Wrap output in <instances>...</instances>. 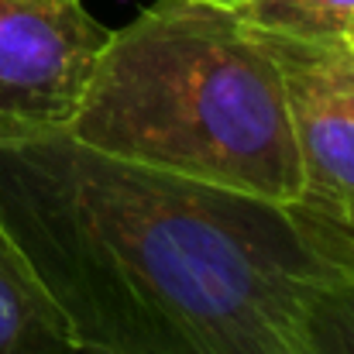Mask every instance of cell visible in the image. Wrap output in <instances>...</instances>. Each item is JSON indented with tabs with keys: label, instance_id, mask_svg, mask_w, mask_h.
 Here are the masks:
<instances>
[{
	"label": "cell",
	"instance_id": "cell-1",
	"mask_svg": "<svg viewBox=\"0 0 354 354\" xmlns=\"http://www.w3.org/2000/svg\"><path fill=\"white\" fill-rule=\"evenodd\" d=\"M0 227L76 354H303L324 265L289 207L131 165L66 131L0 141Z\"/></svg>",
	"mask_w": 354,
	"mask_h": 354
},
{
	"label": "cell",
	"instance_id": "cell-2",
	"mask_svg": "<svg viewBox=\"0 0 354 354\" xmlns=\"http://www.w3.org/2000/svg\"><path fill=\"white\" fill-rule=\"evenodd\" d=\"M66 134L279 207L303 189L275 59L237 10L196 0H158L107 35Z\"/></svg>",
	"mask_w": 354,
	"mask_h": 354
},
{
	"label": "cell",
	"instance_id": "cell-3",
	"mask_svg": "<svg viewBox=\"0 0 354 354\" xmlns=\"http://www.w3.org/2000/svg\"><path fill=\"white\" fill-rule=\"evenodd\" d=\"M248 24V21H244ZM254 28V24H251ZM275 59L292 118L299 200L289 207L310 251L354 275V52L344 38L254 28Z\"/></svg>",
	"mask_w": 354,
	"mask_h": 354
},
{
	"label": "cell",
	"instance_id": "cell-4",
	"mask_svg": "<svg viewBox=\"0 0 354 354\" xmlns=\"http://www.w3.org/2000/svg\"><path fill=\"white\" fill-rule=\"evenodd\" d=\"M107 35L80 0H0V141L66 131Z\"/></svg>",
	"mask_w": 354,
	"mask_h": 354
},
{
	"label": "cell",
	"instance_id": "cell-5",
	"mask_svg": "<svg viewBox=\"0 0 354 354\" xmlns=\"http://www.w3.org/2000/svg\"><path fill=\"white\" fill-rule=\"evenodd\" d=\"M0 354H76L73 327L28 254L0 227Z\"/></svg>",
	"mask_w": 354,
	"mask_h": 354
},
{
	"label": "cell",
	"instance_id": "cell-6",
	"mask_svg": "<svg viewBox=\"0 0 354 354\" xmlns=\"http://www.w3.org/2000/svg\"><path fill=\"white\" fill-rule=\"evenodd\" d=\"M303 354H354V275H334L310 292Z\"/></svg>",
	"mask_w": 354,
	"mask_h": 354
},
{
	"label": "cell",
	"instance_id": "cell-7",
	"mask_svg": "<svg viewBox=\"0 0 354 354\" xmlns=\"http://www.w3.org/2000/svg\"><path fill=\"white\" fill-rule=\"evenodd\" d=\"M237 17L254 28L310 38H341L354 21V0H251L237 10Z\"/></svg>",
	"mask_w": 354,
	"mask_h": 354
},
{
	"label": "cell",
	"instance_id": "cell-8",
	"mask_svg": "<svg viewBox=\"0 0 354 354\" xmlns=\"http://www.w3.org/2000/svg\"><path fill=\"white\" fill-rule=\"evenodd\" d=\"M196 3H210V7H224V10H241V7H248L251 0H196Z\"/></svg>",
	"mask_w": 354,
	"mask_h": 354
},
{
	"label": "cell",
	"instance_id": "cell-9",
	"mask_svg": "<svg viewBox=\"0 0 354 354\" xmlns=\"http://www.w3.org/2000/svg\"><path fill=\"white\" fill-rule=\"evenodd\" d=\"M341 38H344V41L351 45V52H354V21L348 24V28H344V35H341Z\"/></svg>",
	"mask_w": 354,
	"mask_h": 354
}]
</instances>
